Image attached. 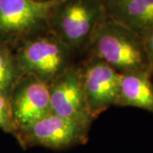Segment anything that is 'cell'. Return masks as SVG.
<instances>
[{
  "label": "cell",
  "mask_w": 153,
  "mask_h": 153,
  "mask_svg": "<svg viewBox=\"0 0 153 153\" xmlns=\"http://www.w3.org/2000/svg\"><path fill=\"white\" fill-rule=\"evenodd\" d=\"M152 78H153V76H152Z\"/></svg>",
  "instance_id": "9a60e30c"
},
{
  "label": "cell",
  "mask_w": 153,
  "mask_h": 153,
  "mask_svg": "<svg viewBox=\"0 0 153 153\" xmlns=\"http://www.w3.org/2000/svg\"><path fill=\"white\" fill-rule=\"evenodd\" d=\"M61 0H0V43L16 48L22 41L49 30Z\"/></svg>",
  "instance_id": "277c9868"
},
{
  "label": "cell",
  "mask_w": 153,
  "mask_h": 153,
  "mask_svg": "<svg viewBox=\"0 0 153 153\" xmlns=\"http://www.w3.org/2000/svg\"><path fill=\"white\" fill-rule=\"evenodd\" d=\"M106 17L103 0H61L51 16L49 30L76 53L86 50Z\"/></svg>",
  "instance_id": "3957f363"
},
{
  "label": "cell",
  "mask_w": 153,
  "mask_h": 153,
  "mask_svg": "<svg viewBox=\"0 0 153 153\" xmlns=\"http://www.w3.org/2000/svg\"><path fill=\"white\" fill-rule=\"evenodd\" d=\"M80 66L88 109L94 119L109 107L117 105L121 73L93 55H89Z\"/></svg>",
  "instance_id": "8992f818"
},
{
  "label": "cell",
  "mask_w": 153,
  "mask_h": 153,
  "mask_svg": "<svg viewBox=\"0 0 153 153\" xmlns=\"http://www.w3.org/2000/svg\"><path fill=\"white\" fill-rule=\"evenodd\" d=\"M22 76L15 51L9 45L0 43V93L10 96Z\"/></svg>",
  "instance_id": "8fae6325"
},
{
  "label": "cell",
  "mask_w": 153,
  "mask_h": 153,
  "mask_svg": "<svg viewBox=\"0 0 153 153\" xmlns=\"http://www.w3.org/2000/svg\"><path fill=\"white\" fill-rule=\"evenodd\" d=\"M117 106H132L153 114V78L151 71L121 73Z\"/></svg>",
  "instance_id": "30bf717a"
},
{
  "label": "cell",
  "mask_w": 153,
  "mask_h": 153,
  "mask_svg": "<svg viewBox=\"0 0 153 153\" xmlns=\"http://www.w3.org/2000/svg\"><path fill=\"white\" fill-rule=\"evenodd\" d=\"M0 128L14 136L17 132L12 114L10 96L2 93H0Z\"/></svg>",
  "instance_id": "7c38bea8"
},
{
  "label": "cell",
  "mask_w": 153,
  "mask_h": 153,
  "mask_svg": "<svg viewBox=\"0 0 153 153\" xmlns=\"http://www.w3.org/2000/svg\"><path fill=\"white\" fill-rule=\"evenodd\" d=\"M145 50L147 55L151 72L153 76V28L148 31L142 37Z\"/></svg>",
  "instance_id": "4fadbf2b"
},
{
  "label": "cell",
  "mask_w": 153,
  "mask_h": 153,
  "mask_svg": "<svg viewBox=\"0 0 153 153\" xmlns=\"http://www.w3.org/2000/svg\"><path fill=\"white\" fill-rule=\"evenodd\" d=\"M51 112L91 126L93 118L88 109L82 88L81 66L73 64L49 84Z\"/></svg>",
  "instance_id": "52a82bcc"
},
{
  "label": "cell",
  "mask_w": 153,
  "mask_h": 153,
  "mask_svg": "<svg viewBox=\"0 0 153 153\" xmlns=\"http://www.w3.org/2000/svg\"><path fill=\"white\" fill-rule=\"evenodd\" d=\"M90 126L54 113L18 129L15 137L23 149L40 146L64 151L86 144Z\"/></svg>",
  "instance_id": "5b68a950"
},
{
  "label": "cell",
  "mask_w": 153,
  "mask_h": 153,
  "mask_svg": "<svg viewBox=\"0 0 153 153\" xmlns=\"http://www.w3.org/2000/svg\"><path fill=\"white\" fill-rule=\"evenodd\" d=\"M75 52L50 30L22 41L15 55L22 76L50 84L73 65Z\"/></svg>",
  "instance_id": "7a4b0ae2"
},
{
  "label": "cell",
  "mask_w": 153,
  "mask_h": 153,
  "mask_svg": "<svg viewBox=\"0 0 153 153\" xmlns=\"http://www.w3.org/2000/svg\"><path fill=\"white\" fill-rule=\"evenodd\" d=\"M36 1H47V0H36Z\"/></svg>",
  "instance_id": "5bb4252c"
},
{
  "label": "cell",
  "mask_w": 153,
  "mask_h": 153,
  "mask_svg": "<svg viewBox=\"0 0 153 153\" xmlns=\"http://www.w3.org/2000/svg\"><path fill=\"white\" fill-rule=\"evenodd\" d=\"M17 130L51 113L49 84L33 76H22L10 94Z\"/></svg>",
  "instance_id": "ba28073f"
},
{
  "label": "cell",
  "mask_w": 153,
  "mask_h": 153,
  "mask_svg": "<svg viewBox=\"0 0 153 153\" xmlns=\"http://www.w3.org/2000/svg\"><path fill=\"white\" fill-rule=\"evenodd\" d=\"M107 16L142 38L153 28V0H103Z\"/></svg>",
  "instance_id": "9c48e42d"
},
{
  "label": "cell",
  "mask_w": 153,
  "mask_h": 153,
  "mask_svg": "<svg viewBox=\"0 0 153 153\" xmlns=\"http://www.w3.org/2000/svg\"><path fill=\"white\" fill-rule=\"evenodd\" d=\"M86 50L119 73L151 71L142 38L109 16L100 24Z\"/></svg>",
  "instance_id": "6da1fadb"
}]
</instances>
